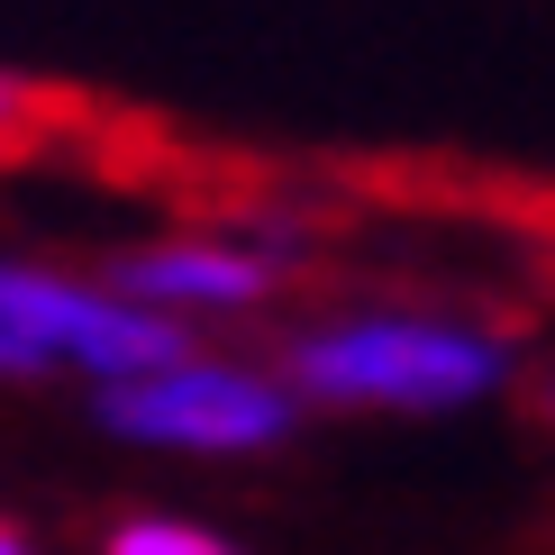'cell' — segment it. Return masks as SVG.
<instances>
[{
  "instance_id": "cell-5",
  "label": "cell",
  "mask_w": 555,
  "mask_h": 555,
  "mask_svg": "<svg viewBox=\"0 0 555 555\" xmlns=\"http://www.w3.org/2000/svg\"><path fill=\"white\" fill-rule=\"evenodd\" d=\"M109 555H228V528L137 511V519H119V528H109Z\"/></svg>"
},
{
  "instance_id": "cell-1",
  "label": "cell",
  "mask_w": 555,
  "mask_h": 555,
  "mask_svg": "<svg viewBox=\"0 0 555 555\" xmlns=\"http://www.w3.org/2000/svg\"><path fill=\"white\" fill-rule=\"evenodd\" d=\"M519 346L482 319L447 310H346L292 337L283 383L300 391V410H391V420H447L474 410L492 391H511Z\"/></svg>"
},
{
  "instance_id": "cell-4",
  "label": "cell",
  "mask_w": 555,
  "mask_h": 555,
  "mask_svg": "<svg viewBox=\"0 0 555 555\" xmlns=\"http://www.w3.org/2000/svg\"><path fill=\"white\" fill-rule=\"evenodd\" d=\"M109 283L137 292L146 310H173V319H201V310L237 319V310H264L283 292V256L237 246V237H165V246H137Z\"/></svg>"
},
{
  "instance_id": "cell-7",
  "label": "cell",
  "mask_w": 555,
  "mask_h": 555,
  "mask_svg": "<svg viewBox=\"0 0 555 555\" xmlns=\"http://www.w3.org/2000/svg\"><path fill=\"white\" fill-rule=\"evenodd\" d=\"M538 420L555 428V364H546V374H538Z\"/></svg>"
},
{
  "instance_id": "cell-6",
  "label": "cell",
  "mask_w": 555,
  "mask_h": 555,
  "mask_svg": "<svg viewBox=\"0 0 555 555\" xmlns=\"http://www.w3.org/2000/svg\"><path fill=\"white\" fill-rule=\"evenodd\" d=\"M64 128V109L46 101L37 82H18V74H0V155H18V146H37V137H55Z\"/></svg>"
},
{
  "instance_id": "cell-3",
  "label": "cell",
  "mask_w": 555,
  "mask_h": 555,
  "mask_svg": "<svg viewBox=\"0 0 555 555\" xmlns=\"http://www.w3.org/2000/svg\"><path fill=\"white\" fill-rule=\"evenodd\" d=\"M0 328L37 356V374L74 364L91 383H119L137 364H165L192 346L173 310H146L137 292L82 283V273H55V264H0Z\"/></svg>"
},
{
  "instance_id": "cell-8",
  "label": "cell",
  "mask_w": 555,
  "mask_h": 555,
  "mask_svg": "<svg viewBox=\"0 0 555 555\" xmlns=\"http://www.w3.org/2000/svg\"><path fill=\"white\" fill-rule=\"evenodd\" d=\"M18 546H28V538H18V528H10V519H0V555H18Z\"/></svg>"
},
{
  "instance_id": "cell-2",
  "label": "cell",
  "mask_w": 555,
  "mask_h": 555,
  "mask_svg": "<svg viewBox=\"0 0 555 555\" xmlns=\"http://www.w3.org/2000/svg\"><path fill=\"white\" fill-rule=\"evenodd\" d=\"M101 428L128 437V447H173V455H264L300 428V391L273 364L182 346L165 364L101 383Z\"/></svg>"
}]
</instances>
